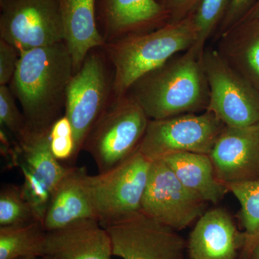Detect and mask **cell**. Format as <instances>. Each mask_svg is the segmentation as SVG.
Here are the masks:
<instances>
[{"mask_svg":"<svg viewBox=\"0 0 259 259\" xmlns=\"http://www.w3.org/2000/svg\"><path fill=\"white\" fill-rule=\"evenodd\" d=\"M245 236L223 208L205 211L191 232L189 259H236L244 247Z\"/></svg>","mask_w":259,"mask_h":259,"instance_id":"obj_14","label":"cell"},{"mask_svg":"<svg viewBox=\"0 0 259 259\" xmlns=\"http://www.w3.org/2000/svg\"><path fill=\"white\" fill-rule=\"evenodd\" d=\"M241 205L240 217L245 236L243 251L248 255L259 241V180L227 185Z\"/></svg>","mask_w":259,"mask_h":259,"instance_id":"obj_22","label":"cell"},{"mask_svg":"<svg viewBox=\"0 0 259 259\" xmlns=\"http://www.w3.org/2000/svg\"><path fill=\"white\" fill-rule=\"evenodd\" d=\"M233 0H201L193 13L197 39L192 47L202 59L209 37L216 33Z\"/></svg>","mask_w":259,"mask_h":259,"instance_id":"obj_23","label":"cell"},{"mask_svg":"<svg viewBox=\"0 0 259 259\" xmlns=\"http://www.w3.org/2000/svg\"><path fill=\"white\" fill-rule=\"evenodd\" d=\"M217 49L230 66L259 92V20H245L218 36Z\"/></svg>","mask_w":259,"mask_h":259,"instance_id":"obj_20","label":"cell"},{"mask_svg":"<svg viewBox=\"0 0 259 259\" xmlns=\"http://www.w3.org/2000/svg\"><path fill=\"white\" fill-rule=\"evenodd\" d=\"M88 176L84 166H69L51 196L42 223L46 231H54L88 220H97L89 193Z\"/></svg>","mask_w":259,"mask_h":259,"instance_id":"obj_17","label":"cell"},{"mask_svg":"<svg viewBox=\"0 0 259 259\" xmlns=\"http://www.w3.org/2000/svg\"><path fill=\"white\" fill-rule=\"evenodd\" d=\"M49 132L26 130L15 145L12 165L19 167L23 175L22 191L36 220L44 223L53 192L70 166L58 161L49 145Z\"/></svg>","mask_w":259,"mask_h":259,"instance_id":"obj_9","label":"cell"},{"mask_svg":"<svg viewBox=\"0 0 259 259\" xmlns=\"http://www.w3.org/2000/svg\"><path fill=\"white\" fill-rule=\"evenodd\" d=\"M44 256L49 259H112L111 239L97 220L47 231Z\"/></svg>","mask_w":259,"mask_h":259,"instance_id":"obj_15","label":"cell"},{"mask_svg":"<svg viewBox=\"0 0 259 259\" xmlns=\"http://www.w3.org/2000/svg\"><path fill=\"white\" fill-rule=\"evenodd\" d=\"M37 221L21 187L3 186L0 191V227L19 226Z\"/></svg>","mask_w":259,"mask_h":259,"instance_id":"obj_24","label":"cell"},{"mask_svg":"<svg viewBox=\"0 0 259 259\" xmlns=\"http://www.w3.org/2000/svg\"><path fill=\"white\" fill-rule=\"evenodd\" d=\"M202 63L209 88L207 111L228 127L258 123V90L235 71L217 49L206 48Z\"/></svg>","mask_w":259,"mask_h":259,"instance_id":"obj_6","label":"cell"},{"mask_svg":"<svg viewBox=\"0 0 259 259\" xmlns=\"http://www.w3.org/2000/svg\"><path fill=\"white\" fill-rule=\"evenodd\" d=\"M64 42L72 59L74 74L91 51L106 40L97 26V0H59Z\"/></svg>","mask_w":259,"mask_h":259,"instance_id":"obj_18","label":"cell"},{"mask_svg":"<svg viewBox=\"0 0 259 259\" xmlns=\"http://www.w3.org/2000/svg\"><path fill=\"white\" fill-rule=\"evenodd\" d=\"M127 95L149 120L206 111L209 94L202 59L190 48L138 80Z\"/></svg>","mask_w":259,"mask_h":259,"instance_id":"obj_2","label":"cell"},{"mask_svg":"<svg viewBox=\"0 0 259 259\" xmlns=\"http://www.w3.org/2000/svg\"><path fill=\"white\" fill-rule=\"evenodd\" d=\"M0 37L20 52L64 42L59 0H0Z\"/></svg>","mask_w":259,"mask_h":259,"instance_id":"obj_8","label":"cell"},{"mask_svg":"<svg viewBox=\"0 0 259 259\" xmlns=\"http://www.w3.org/2000/svg\"><path fill=\"white\" fill-rule=\"evenodd\" d=\"M49 140L51 152L58 161H76L74 131L66 115L61 116L51 126Z\"/></svg>","mask_w":259,"mask_h":259,"instance_id":"obj_25","label":"cell"},{"mask_svg":"<svg viewBox=\"0 0 259 259\" xmlns=\"http://www.w3.org/2000/svg\"><path fill=\"white\" fill-rule=\"evenodd\" d=\"M168 12L170 22H176L194 13L201 0H158Z\"/></svg>","mask_w":259,"mask_h":259,"instance_id":"obj_29","label":"cell"},{"mask_svg":"<svg viewBox=\"0 0 259 259\" xmlns=\"http://www.w3.org/2000/svg\"><path fill=\"white\" fill-rule=\"evenodd\" d=\"M149 120L144 110L129 95L109 103L83 147L91 155L99 173L115 168L139 149Z\"/></svg>","mask_w":259,"mask_h":259,"instance_id":"obj_4","label":"cell"},{"mask_svg":"<svg viewBox=\"0 0 259 259\" xmlns=\"http://www.w3.org/2000/svg\"><path fill=\"white\" fill-rule=\"evenodd\" d=\"M113 256L122 259H183L185 239L176 230L143 212L104 227Z\"/></svg>","mask_w":259,"mask_h":259,"instance_id":"obj_11","label":"cell"},{"mask_svg":"<svg viewBox=\"0 0 259 259\" xmlns=\"http://www.w3.org/2000/svg\"><path fill=\"white\" fill-rule=\"evenodd\" d=\"M17 259H49L47 257L44 256H30V257H23V258H19Z\"/></svg>","mask_w":259,"mask_h":259,"instance_id":"obj_32","label":"cell"},{"mask_svg":"<svg viewBox=\"0 0 259 259\" xmlns=\"http://www.w3.org/2000/svg\"><path fill=\"white\" fill-rule=\"evenodd\" d=\"M151 163L137 150L115 168L94 176L88 175L89 193L102 227L141 212Z\"/></svg>","mask_w":259,"mask_h":259,"instance_id":"obj_5","label":"cell"},{"mask_svg":"<svg viewBox=\"0 0 259 259\" xmlns=\"http://www.w3.org/2000/svg\"><path fill=\"white\" fill-rule=\"evenodd\" d=\"M209 156L218 178L226 185L259 180V122L225 126Z\"/></svg>","mask_w":259,"mask_h":259,"instance_id":"obj_13","label":"cell"},{"mask_svg":"<svg viewBox=\"0 0 259 259\" xmlns=\"http://www.w3.org/2000/svg\"><path fill=\"white\" fill-rule=\"evenodd\" d=\"M197 39L192 13L156 30L107 42L105 51L115 69L112 90L116 98L127 95L131 87L145 75L163 66L179 53L189 50Z\"/></svg>","mask_w":259,"mask_h":259,"instance_id":"obj_3","label":"cell"},{"mask_svg":"<svg viewBox=\"0 0 259 259\" xmlns=\"http://www.w3.org/2000/svg\"><path fill=\"white\" fill-rule=\"evenodd\" d=\"M248 256L250 257V259H259V241L255 244L254 248L251 250Z\"/></svg>","mask_w":259,"mask_h":259,"instance_id":"obj_31","label":"cell"},{"mask_svg":"<svg viewBox=\"0 0 259 259\" xmlns=\"http://www.w3.org/2000/svg\"><path fill=\"white\" fill-rule=\"evenodd\" d=\"M74 66L64 42L20 52L10 89L23 110L27 130L49 132L65 108Z\"/></svg>","mask_w":259,"mask_h":259,"instance_id":"obj_1","label":"cell"},{"mask_svg":"<svg viewBox=\"0 0 259 259\" xmlns=\"http://www.w3.org/2000/svg\"><path fill=\"white\" fill-rule=\"evenodd\" d=\"M255 2L256 0H233L216 32V36H220L239 23L251 9Z\"/></svg>","mask_w":259,"mask_h":259,"instance_id":"obj_28","label":"cell"},{"mask_svg":"<svg viewBox=\"0 0 259 259\" xmlns=\"http://www.w3.org/2000/svg\"><path fill=\"white\" fill-rule=\"evenodd\" d=\"M20 52L11 44L0 40V85L11 82L18 67Z\"/></svg>","mask_w":259,"mask_h":259,"instance_id":"obj_27","label":"cell"},{"mask_svg":"<svg viewBox=\"0 0 259 259\" xmlns=\"http://www.w3.org/2000/svg\"><path fill=\"white\" fill-rule=\"evenodd\" d=\"M190 193L206 203L216 204L228 192L216 175L209 155L181 152L161 158Z\"/></svg>","mask_w":259,"mask_h":259,"instance_id":"obj_19","label":"cell"},{"mask_svg":"<svg viewBox=\"0 0 259 259\" xmlns=\"http://www.w3.org/2000/svg\"><path fill=\"white\" fill-rule=\"evenodd\" d=\"M206 205L184 187L163 160L152 161L141 212L180 231L198 220Z\"/></svg>","mask_w":259,"mask_h":259,"instance_id":"obj_12","label":"cell"},{"mask_svg":"<svg viewBox=\"0 0 259 259\" xmlns=\"http://www.w3.org/2000/svg\"><path fill=\"white\" fill-rule=\"evenodd\" d=\"M47 233L39 221L0 227V259L42 256Z\"/></svg>","mask_w":259,"mask_h":259,"instance_id":"obj_21","label":"cell"},{"mask_svg":"<svg viewBox=\"0 0 259 259\" xmlns=\"http://www.w3.org/2000/svg\"><path fill=\"white\" fill-rule=\"evenodd\" d=\"M225 126L207 110L150 120L138 150L151 161L175 153L209 155Z\"/></svg>","mask_w":259,"mask_h":259,"instance_id":"obj_7","label":"cell"},{"mask_svg":"<svg viewBox=\"0 0 259 259\" xmlns=\"http://www.w3.org/2000/svg\"><path fill=\"white\" fill-rule=\"evenodd\" d=\"M110 83L105 60L94 50L70 79L64 115L74 131L76 158L95 122L109 105Z\"/></svg>","mask_w":259,"mask_h":259,"instance_id":"obj_10","label":"cell"},{"mask_svg":"<svg viewBox=\"0 0 259 259\" xmlns=\"http://www.w3.org/2000/svg\"><path fill=\"white\" fill-rule=\"evenodd\" d=\"M0 125L15 135L16 140L27 130L23 114L19 110L15 97L8 85H0Z\"/></svg>","mask_w":259,"mask_h":259,"instance_id":"obj_26","label":"cell"},{"mask_svg":"<svg viewBox=\"0 0 259 259\" xmlns=\"http://www.w3.org/2000/svg\"><path fill=\"white\" fill-rule=\"evenodd\" d=\"M99 14L109 42L151 31L170 22L169 14L158 0H99Z\"/></svg>","mask_w":259,"mask_h":259,"instance_id":"obj_16","label":"cell"},{"mask_svg":"<svg viewBox=\"0 0 259 259\" xmlns=\"http://www.w3.org/2000/svg\"><path fill=\"white\" fill-rule=\"evenodd\" d=\"M245 20H259V0H256L251 9L240 22Z\"/></svg>","mask_w":259,"mask_h":259,"instance_id":"obj_30","label":"cell"}]
</instances>
